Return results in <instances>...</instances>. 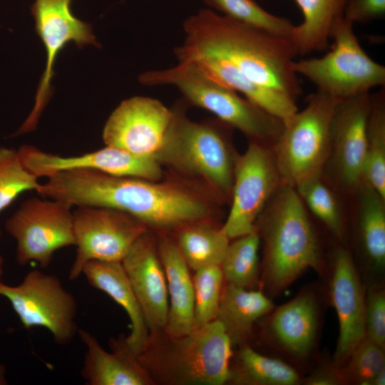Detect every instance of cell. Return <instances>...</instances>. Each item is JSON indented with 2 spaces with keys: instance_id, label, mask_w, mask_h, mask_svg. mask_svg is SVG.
<instances>
[{
  "instance_id": "cell-1",
  "label": "cell",
  "mask_w": 385,
  "mask_h": 385,
  "mask_svg": "<svg viewBox=\"0 0 385 385\" xmlns=\"http://www.w3.org/2000/svg\"><path fill=\"white\" fill-rule=\"evenodd\" d=\"M37 193L73 207H102L120 211L147 227L181 228L202 221L209 214L207 203L183 188L92 170L56 173L46 178Z\"/></svg>"
},
{
  "instance_id": "cell-2",
  "label": "cell",
  "mask_w": 385,
  "mask_h": 385,
  "mask_svg": "<svg viewBox=\"0 0 385 385\" xmlns=\"http://www.w3.org/2000/svg\"><path fill=\"white\" fill-rule=\"evenodd\" d=\"M183 29L182 49L220 56L255 84L296 101L301 94L292 68L297 53L289 38L247 26L208 9L186 19Z\"/></svg>"
},
{
  "instance_id": "cell-3",
  "label": "cell",
  "mask_w": 385,
  "mask_h": 385,
  "mask_svg": "<svg viewBox=\"0 0 385 385\" xmlns=\"http://www.w3.org/2000/svg\"><path fill=\"white\" fill-rule=\"evenodd\" d=\"M296 189L282 184L260 215L264 240V277L272 293L288 287L304 272L322 270L318 240Z\"/></svg>"
},
{
  "instance_id": "cell-4",
  "label": "cell",
  "mask_w": 385,
  "mask_h": 385,
  "mask_svg": "<svg viewBox=\"0 0 385 385\" xmlns=\"http://www.w3.org/2000/svg\"><path fill=\"white\" fill-rule=\"evenodd\" d=\"M139 80L147 86L176 87L188 103L212 113L251 140L272 145L282 130V120L215 81L192 61H179L169 68L146 71Z\"/></svg>"
},
{
  "instance_id": "cell-5",
  "label": "cell",
  "mask_w": 385,
  "mask_h": 385,
  "mask_svg": "<svg viewBox=\"0 0 385 385\" xmlns=\"http://www.w3.org/2000/svg\"><path fill=\"white\" fill-rule=\"evenodd\" d=\"M170 126L155 159L182 173L205 179L220 192L231 195L235 164L226 123H197L175 109Z\"/></svg>"
},
{
  "instance_id": "cell-6",
  "label": "cell",
  "mask_w": 385,
  "mask_h": 385,
  "mask_svg": "<svg viewBox=\"0 0 385 385\" xmlns=\"http://www.w3.org/2000/svg\"><path fill=\"white\" fill-rule=\"evenodd\" d=\"M337 99L317 91L305 107L283 120L272 144L282 184L294 188L322 177L331 149V125Z\"/></svg>"
},
{
  "instance_id": "cell-7",
  "label": "cell",
  "mask_w": 385,
  "mask_h": 385,
  "mask_svg": "<svg viewBox=\"0 0 385 385\" xmlns=\"http://www.w3.org/2000/svg\"><path fill=\"white\" fill-rule=\"evenodd\" d=\"M351 22L341 19L333 27L332 49L319 58L294 60L292 68L337 100L384 87L385 66L372 59L361 46Z\"/></svg>"
},
{
  "instance_id": "cell-8",
  "label": "cell",
  "mask_w": 385,
  "mask_h": 385,
  "mask_svg": "<svg viewBox=\"0 0 385 385\" xmlns=\"http://www.w3.org/2000/svg\"><path fill=\"white\" fill-rule=\"evenodd\" d=\"M0 296L8 299L25 329L43 327L59 345L69 344L78 332L76 299L54 274L32 270L19 284L1 282Z\"/></svg>"
},
{
  "instance_id": "cell-9",
  "label": "cell",
  "mask_w": 385,
  "mask_h": 385,
  "mask_svg": "<svg viewBox=\"0 0 385 385\" xmlns=\"http://www.w3.org/2000/svg\"><path fill=\"white\" fill-rule=\"evenodd\" d=\"M73 206L54 199L31 197L6 220L5 230L16 242L21 265L35 262L48 267L54 253L75 246Z\"/></svg>"
},
{
  "instance_id": "cell-10",
  "label": "cell",
  "mask_w": 385,
  "mask_h": 385,
  "mask_svg": "<svg viewBox=\"0 0 385 385\" xmlns=\"http://www.w3.org/2000/svg\"><path fill=\"white\" fill-rule=\"evenodd\" d=\"M269 145L251 140L245 152L237 156L231 207L221 227L230 240L257 230V220L282 184L272 148Z\"/></svg>"
},
{
  "instance_id": "cell-11",
  "label": "cell",
  "mask_w": 385,
  "mask_h": 385,
  "mask_svg": "<svg viewBox=\"0 0 385 385\" xmlns=\"http://www.w3.org/2000/svg\"><path fill=\"white\" fill-rule=\"evenodd\" d=\"M76 255L69 279L76 280L89 261L122 262L148 227L133 217L113 209L78 206L73 211Z\"/></svg>"
},
{
  "instance_id": "cell-12",
  "label": "cell",
  "mask_w": 385,
  "mask_h": 385,
  "mask_svg": "<svg viewBox=\"0 0 385 385\" xmlns=\"http://www.w3.org/2000/svg\"><path fill=\"white\" fill-rule=\"evenodd\" d=\"M174 341L164 360L171 381L180 384L222 385L230 378L231 339L215 319Z\"/></svg>"
},
{
  "instance_id": "cell-13",
  "label": "cell",
  "mask_w": 385,
  "mask_h": 385,
  "mask_svg": "<svg viewBox=\"0 0 385 385\" xmlns=\"http://www.w3.org/2000/svg\"><path fill=\"white\" fill-rule=\"evenodd\" d=\"M71 2L72 0H35L31 6L36 29L46 49V63L34 108L16 135L26 133L36 128L51 96L54 65L61 50L71 42L78 47L88 44L99 46L91 26L72 13Z\"/></svg>"
},
{
  "instance_id": "cell-14",
  "label": "cell",
  "mask_w": 385,
  "mask_h": 385,
  "mask_svg": "<svg viewBox=\"0 0 385 385\" xmlns=\"http://www.w3.org/2000/svg\"><path fill=\"white\" fill-rule=\"evenodd\" d=\"M173 111L160 101L136 96L123 101L103 130L106 145L155 158L171 123Z\"/></svg>"
},
{
  "instance_id": "cell-15",
  "label": "cell",
  "mask_w": 385,
  "mask_h": 385,
  "mask_svg": "<svg viewBox=\"0 0 385 385\" xmlns=\"http://www.w3.org/2000/svg\"><path fill=\"white\" fill-rule=\"evenodd\" d=\"M370 92L338 100L331 125L329 158L337 180L343 187L357 190L363 183L371 110Z\"/></svg>"
},
{
  "instance_id": "cell-16",
  "label": "cell",
  "mask_w": 385,
  "mask_h": 385,
  "mask_svg": "<svg viewBox=\"0 0 385 385\" xmlns=\"http://www.w3.org/2000/svg\"><path fill=\"white\" fill-rule=\"evenodd\" d=\"M18 153L24 166L38 178L75 169L153 181L162 175L160 164L155 158L133 155L108 145L76 156L54 155L29 145H21Z\"/></svg>"
},
{
  "instance_id": "cell-17",
  "label": "cell",
  "mask_w": 385,
  "mask_h": 385,
  "mask_svg": "<svg viewBox=\"0 0 385 385\" xmlns=\"http://www.w3.org/2000/svg\"><path fill=\"white\" fill-rule=\"evenodd\" d=\"M330 291L339 325L334 365L340 368L366 337V297L353 259L344 249L335 254Z\"/></svg>"
},
{
  "instance_id": "cell-18",
  "label": "cell",
  "mask_w": 385,
  "mask_h": 385,
  "mask_svg": "<svg viewBox=\"0 0 385 385\" xmlns=\"http://www.w3.org/2000/svg\"><path fill=\"white\" fill-rule=\"evenodd\" d=\"M121 263L148 329H164L168 313L166 277L159 253L148 231L134 242Z\"/></svg>"
},
{
  "instance_id": "cell-19",
  "label": "cell",
  "mask_w": 385,
  "mask_h": 385,
  "mask_svg": "<svg viewBox=\"0 0 385 385\" xmlns=\"http://www.w3.org/2000/svg\"><path fill=\"white\" fill-rule=\"evenodd\" d=\"M78 334L86 347L81 375L88 385H149L153 383L138 356L128 347L125 337L112 339L105 350L95 336L84 329Z\"/></svg>"
},
{
  "instance_id": "cell-20",
  "label": "cell",
  "mask_w": 385,
  "mask_h": 385,
  "mask_svg": "<svg viewBox=\"0 0 385 385\" xmlns=\"http://www.w3.org/2000/svg\"><path fill=\"white\" fill-rule=\"evenodd\" d=\"M179 61L195 63L207 76L244 96L271 115L284 120L297 110V101L277 91L260 86L247 79L230 61L212 53L192 51L178 47Z\"/></svg>"
},
{
  "instance_id": "cell-21",
  "label": "cell",
  "mask_w": 385,
  "mask_h": 385,
  "mask_svg": "<svg viewBox=\"0 0 385 385\" xmlns=\"http://www.w3.org/2000/svg\"><path fill=\"white\" fill-rule=\"evenodd\" d=\"M81 274L91 286L106 293L125 310L131 328L125 340L130 351L139 356L149 343V329L121 262L89 261Z\"/></svg>"
},
{
  "instance_id": "cell-22",
  "label": "cell",
  "mask_w": 385,
  "mask_h": 385,
  "mask_svg": "<svg viewBox=\"0 0 385 385\" xmlns=\"http://www.w3.org/2000/svg\"><path fill=\"white\" fill-rule=\"evenodd\" d=\"M158 253L166 277L168 294V313L164 330L170 339H177L194 329L192 279L189 267L175 243L168 239L162 240Z\"/></svg>"
},
{
  "instance_id": "cell-23",
  "label": "cell",
  "mask_w": 385,
  "mask_h": 385,
  "mask_svg": "<svg viewBox=\"0 0 385 385\" xmlns=\"http://www.w3.org/2000/svg\"><path fill=\"white\" fill-rule=\"evenodd\" d=\"M318 309L314 296L303 292L278 307L271 317L270 329L279 345L296 357L312 351L317 336Z\"/></svg>"
},
{
  "instance_id": "cell-24",
  "label": "cell",
  "mask_w": 385,
  "mask_h": 385,
  "mask_svg": "<svg viewBox=\"0 0 385 385\" xmlns=\"http://www.w3.org/2000/svg\"><path fill=\"white\" fill-rule=\"evenodd\" d=\"M273 309L272 300L261 291L227 284L216 319L225 327L232 344H237L250 337L255 322Z\"/></svg>"
},
{
  "instance_id": "cell-25",
  "label": "cell",
  "mask_w": 385,
  "mask_h": 385,
  "mask_svg": "<svg viewBox=\"0 0 385 385\" xmlns=\"http://www.w3.org/2000/svg\"><path fill=\"white\" fill-rule=\"evenodd\" d=\"M294 1L303 16L290 38L297 55L326 49L333 27L344 17L346 0Z\"/></svg>"
},
{
  "instance_id": "cell-26",
  "label": "cell",
  "mask_w": 385,
  "mask_h": 385,
  "mask_svg": "<svg viewBox=\"0 0 385 385\" xmlns=\"http://www.w3.org/2000/svg\"><path fill=\"white\" fill-rule=\"evenodd\" d=\"M229 381L246 385H294L300 381L296 370L287 363L260 354L245 346L230 367Z\"/></svg>"
},
{
  "instance_id": "cell-27",
  "label": "cell",
  "mask_w": 385,
  "mask_h": 385,
  "mask_svg": "<svg viewBox=\"0 0 385 385\" xmlns=\"http://www.w3.org/2000/svg\"><path fill=\"white\" fill-rule=\"evenodd\" d=\"M229 242L221 228L197 222L180 228L176 245L188 267L195 271L220 265Z\"/></svg>"
},
{
  "instance_id": "cell-28",
  "label": "cell",
  "mask_w": 385,
  "mask_h": 385,
  "mask_svg": "<svg viewBox=\"0 0 385 385\" xmlns=\"http://www.w3.org/2000/svg\"><path fill=\"white\" fill-rule=\"evenodd\" d=\"M359 192V231L365 253L374 266L385 265V198L363 183Z\"/></svg>"
},
{
  "instance_id": "cell-29",
  "label": "cell",
  "mask_w": 385,
  "mask_h": 385,
  "mask_svg": "<svg viewBox=\"0 0 385 385\" xmlns=\"http://www.w3.org/2000/svg\"><path fill=\"white\" fill-rule=\"evenodd\" d=\"M363 183L385 198V89L371 94Z\"/></svg>"
},
{
  "instance_id": "cell-30",
  "label": "cell",
  "mask_w": 385,
  "mask_h": 385,
  "mask_svg": "<svg viewBox=\"0 0 385 385\" xmlns=\"http://www.w3.org/2000/svg\"><path fill=\"white\" fill-rule=\"evenodd\" d=\"M233 240L220 265L224 279L227 284L251 289L258 281L260 235L257 229Z\"/></svg>"
},
{
  "instance_id": "cell-31",
  "label": "cell",
  "mask_w": 385,
  "mask_h": 385,
  "mask_svg": "<svg viewBox=\"0 0 385 385\" xmlns=\"http://www.w3.org/2000/svg\"><path fill=\"white\" fill-rule=\"evenodd\" d=\"M204 1L235 21L290 40L294 25L287 19L267 11L253 0Z\"/></svg>"
},
{
  "instance_id": "cell-32",
  "label": "cell",
  "mask_w": 385,
  "mask_h": 385,
  "mask_svg": "<svg viewBox=\"0 0 385 385\" xmlns=\"http://www.w3.org/2000/svg\"><path fill=\"white\" fill-rule=\"evenodd\" d=\"M194 329L216 319L224 276L220 265H210L195 271Z\"/></svg>"
},
{
  "instance_id": "cell-33",
  "label": "cell",
  "mask_w": 385,
  "mask_h": 385,
  "mask_svg": "<svg viewBox=\"0 0 385 385\" xmlns=\"http://www.w3.org/2000/svg\"><path fill=\"white\" fill-rule=\"evenodd\" d=\"M41 185L38 178L24 166L18 150L0 147V212L23 192H37Z\"/></svg>"
},
{
  "instance_id": "cell-34",
  "label": "cell",
  "mask_w": 385,
  "mask_h": 385,
  "mask_svg": "<svg viewBox=\"0 0 385 385\" xmlns=\"http://www.w3.org/2000/svg\"><path fill=\"white\" fill-rule=\"evenodd\" d=\"M310 211L337 237L344 236V225L339 203L321 178L294 188Z\"/></svg>"
},
{
  "instance_id": "cell-35",
  "label": "cell",
  "mask_w": 385,
  "mask_h": 385,
  "mask_svg": "<svg viewBox=\"0 0 385 385\" xmlns=\"http://www.w3.org/2000/svg\"><path fill=\"white\" fill-rule=\"evenodd\" d=\"M384 349L365 337L340 367L343 382L369 385L371 380L385 369Z\"/></svg>"
},
{
  "instance_id": "cell-36",
  "label": "cell",
  "mask_w": 385,
  "mask_h": 385,
  "mask_svg": "<svg viewBox=\"0 0 385 385\" xmlns=\"http://www.w3.org/2000/svg\"><path fill=\"white\" fill-rule=\"evenodd\" d=\"M366 337L385 347V294L381 287H373L366 297Z\"/></svg>"
},
{
  "instance_id": "cell-37",
  "label": "cell",
  "mask_w": 385,
  "mask_h": 385,
  "mask_svg": "<svg viewBox=\"0 0 385 385\" xmlns=\"http://www.w3.org/2000/svg\"><path fill=\"white\" fill-rule=\"evenodd\" d=\"M384 14L385 0H346L344 18L352 24H367Z\"/></svg>"
},
{
  "instance_id": "cell-38",
  "label": "cell",
  "mask_w": 385,
  "mask_h": 385,
  "mask_svg": "<svg viewBox=\"0 0 385 385\" xmlns=\"http://www.w3.org/2000/svg\"><path fill=\"white\" fill-rule=\"evenodd\" d=\"M343 380L340 373V369H324L316 371L306 381L307 384L312 385H334L342 383Z\"/></svg>"
},
{
  "instance_id": "cell-39",
  "label": "cell",
  "mask_w": 385,
  "mask_h": 385,
  "mask_svg": "<svg viewBox=\"0 0 385 385\" xmlns=\"http://www.w3.org/2000/svg\"><path fill=\"white\" fill-rule=\"evenodd\" d=\"M385 384V369L380 371L376 376H374L369 385H384Z\"/></svg>"
},
{
  "instance_id": "cell-40",
  "label": "cell",
  "mask_w": 385,
  "mask_h": 385,
  "mask_svg": "<svg viewBox=\"0 0 385 385\" xmlns=\"http://www.w3.org/2000/svg\"><path fill=\"white\" fill-rule=\"evenodd\" d=\"M7 384L6 369L4 364L0 362V385H6Z\"/></svg>"
},
{
  "instance_id": "cell-41",
  "label": "cell",
  "mask_w": 385,
  "mask_h": 385,
  "mask_svg": "<svg viewBox=\"0 0 385 385\" xmlns=\"http://www.w3.org/2000/svg\"><path fill=\"white\" fill-rule=\"evenodd\" d=\"M4 264V257L0 254V282H2L1 281V277H2V274H3Z\"/></svg>"
}]
</instances>
